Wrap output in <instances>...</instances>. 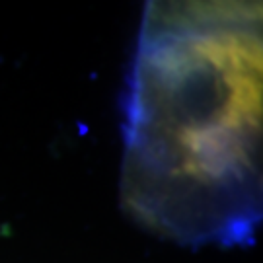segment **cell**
<instances>
[{"mask_svg": "<svg viewBox=\"0 0 263 263\" xmlns=\"http://www.w3.org/2000/svg\"><path fill=\"white\" fill-rule=\"evenodd\" d=\"M261 4L151 2L133 63L121 201L187 246L261 222Z\"/></svg>", "mask_w": 263, "mask_h": 263, "instance_id": "1", "label": "cell"}]
</instances>
